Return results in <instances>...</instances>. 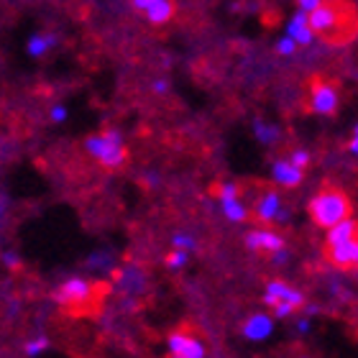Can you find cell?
<instances>
[{"instance_id":"20","label":"cell","mask_w":358,"mask_h":358,"mask_svg":"<svg viewBox=\"0 0 358 358\" xmlns=\"http://www.w3.org/2000/svg\"><path fill=\"white\" fill-rule=\"evenodd\" d=\"M46 348H49V341H46V338H34V341H29V343H26V356L36 358L38 353H44Z\"/></svg>"},{"instance_id":"25","label":"cell","mask_w":358,"mask_h":358,"mask_svg":"<svg viewBox=\"0 0 358 358\" xmlns=\"http://www.w3.org/2000/svg\"><path fill=\"white\" fill-rule=\"evenodd\" d=\"M320 3H322V0H297V6H299V10H302V13H313Z\"/></svg>"},{"instance_id":"7","label":"cell","mask_w":358,"mask_h":358,"mask_svg":"<svg viewBox=\"0 0 358 358\" xmlns=\"http://www.w3.org/2000/svg\"><path fill=\"white\" fill-rule=\"evenodd\" d=\"M169 343V353L179 358H205V341L192 325H179L174 333H169L166 338Z\"/></svg>"},{"instance_id":"16","label":"cell","mask_w":358,"mask_h":358,"mask_svg":"<svg viewBox=\"0 0 358 358\" xmlns=\"http://www.w3.org/2000/svg\"><path fill=\"white\" fill-rule=\"evenodd\" d=\"M271 330H274V320L268 315H251L243 322V336L248 341H264V338L271 336Z\"/></svg>"},{"instance_id":"9","label":"cell","mask_w":358,"mask_h":358,"mask_svg":"<svg viewBox=\"0 0 358 358\" xmlns=\"http://www.w3.org/2000/svg\"><path fill=\"white\" fill-rule=\"evenodd\" d=\"M251 215L262 225H268V223H287L289 213L282 210V197H279L276 189H264V192L256 197Z\"/></svg>"},{"instance_id":"12","label":"cell","mask_w":358,"mask_h":358,"mask_svg":"<svg viewBox=\"0 0 358 358\" xmlns=\"http://www.w3.org/2000/svg\"><path fill=\"white\" fill-rule=\"evenodd\" d=\"M325 259L341 271H358V236L338 246H325Z\"/></svg>"},{"instance_id":"1","label":"cell","mask_w":358,"mask_h":358,"mask_svg":"<svg viewBox=\"0 0 358 358\" xmlns=\"http://www.w3.org/2000/svg\"><path fill=\"white\" fill-rule=\"evenodd\" d=\"M310 15V29L330 46H345L358 36V10L348 0H322Z\"/></svg>"},{"instance_id":"22","label":"cell","mask_w":358,"mask_h":358,"mask_svg":"<svg viewBox=\"0 0 358 358\" xmlns=\"http://www.w3.org/2000/svg\"><path fill=\"white\" fill-rule=\"evenodd\" d=\"M187 264V251H182V248H177V251H172V254L166 256V266L169 268H182Z\"/></svg>"},{"instance_id":"6","label":"cell","mask_w":358,"mask_h":358,"mask_svg":"<svg viewBox=\"0 0 358 358\" xmlns=\"http://www.w3.org/2000/svg\"><path fill=\"white\" fill-rule=\"evenodd\" d=\"M264 305L274 310V317L284 320V317H292L297 310L305 307V294L299 289H294L292 284L282 282V279H274L264 289Z\"/></svg>"},{"instance_id":"28","label":"cell","mask_w":358,"mask_h":358,"mask_svg":"<svg viewBox=\"0 0 358 358\" xmlns=\"http://www.w3.org/2000/svg\"><path fill=\"white\" fill-rule=\"evenodd\" d=\"M3 262L13 268V266H18V256H15V254H3Z\"/></svg>"},{"instance_id":"8","label":"cell","mask_w":358,"mask_h":358,"mask_svg":"<svg viewBox=\"0 0 358 358\" xmlns=\"http://www.w3.org/2000/svg\"><path fill=\"white\" fill-rule=\"evenodd\" d=\"M113 287L126 302H136V297H141V292L146 289V276L136 264H126L113 271Z\"/></svg>"},{"instance_id":"30","label":"cell","mask_w":358,"mask_h":358,"mask_svg":"<svg viewBox=\"0 0 358 358\" xmlns=\"http://www.w3.org/2000/svg\"><path fill=\"white\" fill-rule=\"evenodd\" d=\"M6 197H0V223H3V215H6Z\"/></svg>"},{"instance_id":"29","label":"cell","mask_w":358,"mask_h":358,"mask_svg":"<svg viewBox=\"0 0 358 358\" xmlns=\"http://www.w3.org/2000/svg\"><path fill=\"white\" fill-rule=\"evenodd\" d=\"M297 330H299V333H307V330H310V320H305V317H302V320H297Z\"/></svg>"},{"instance_id":"3","label":"cell","mask_w":358,"mask_h":358,"mask_svg":"<svg viewBox=\"0 0 358 358\" xmlns=\"http://www.w3.org/2000/svg\"><path fill=\"white\" fill-rule=\"evenodd\" d=\"M307 213H310V217H313V223L317 228L330 231L333 225L343 223V220H348L353 215V205H351V197L341 187L322 185L313 194V200L307 205Z\"/></svg>"},{"instance_id":"26","label":"cell","mask_w":358,"mask_h":358,"mask_svg":"<svg viewBox=\"0 0 358 358\" xmlns=\"http://www.w3.org/2000/svg\"><path fill=\"white\" fill-rule=\"evenodd\" d=\"M131 3H134V8L138 10V13H143V10H146V8H149L154 0H131Z\"/></svg>"},{"instance_id":"19","label":"cell","mask_w":358,"mask_h":358,"mask_svg":"<svg viewBox=\"0 0 358 358\" xmlns=\"http://www.w3.org/2000/svg\"><path fill=\"white\" fill-rule=\"evenodd\" d=\"M254 131H256V136H259V141H264V143H274L276 136H279V131H276L274 126H266V123H262V120H256L254 123Z\"/></svg>"},{"instance_id":"2","label":"cell","mask_w":358,"mask_h":358,"mask_svg":"<svg viewBox=\"0 0 358 358\" xmlns=\"http://www.w3.org/2000/svg\"><path fill=\"white\" fill-rule=\"evenodd\" d=\"M110 289L113 284L103 279L69 276L54 289V302L72 317H97Z\"/></svg>"},{"instance_id":"17","label":"cell","mask_w":358,"mask_h":358,"mask_svg":"<svg viewBox=\"0 0 358 358\" xmlns=\"http://www.w3.org/2000/svg\"><path fill=\"white\" fill-rule=\"evenodd\" d=\"M356 236H358V220L348 217V220L330 228L328 238H325V246H338V243H345V241L356 238Z\"/></svg>"},{"instance_id":"4","label":"cell","mask_w":358,"mask_h":358,"mask_svg":"<svg viewBox=\"0 0 358 358\" xmlns=\"http://www.w3.org/2000/svg\"><path fill=\"white\" fill-rule=\"evenodd\" d=\"M85 149L90 151V157L95 159L105 172H120L128 162V151L123 146V138L113 128H105L100 134H92L85 141Z\"/></svg>"},{"instance_id":"21","label":"cell","mask_w":358,"mask_h":358,"mask_svg":"<svg viewBox=\"0 0 358 358\" xmlns=\"http://www.w3.org/2000/svg\"><path fill=\"white\" fill-rule=\"evenodd\" d=\"M287 159H289L294 166H299V169H307V166H310V154H307L305 149H294Z\"/></svg>"},{"instance_id":"27","label":"cell","mask_w":358,"mask_h":358,"mask_svg":"<svg viewBox=\"0 0 358 358\" xmlns=\"http://www.w3.org/2000/svg\"><path fill=\"white\" fill-rule=\"evenodd\" d=\"M64 115H67V110H64V108H54V110H52V120H57V123H59V120H64Z\"/></svg>"},{"instance_id":"32","label":"cell","mask_w":358,"mask_h":358,"mask_svg":"<svg viewBox=\"0 0 358 358\" xmlns=\"http://www.w3.org/2000/svg\"><path fill=\"white\" fill-rule=\"evenodd\" d=\"M302 358H310V356H302Z\"/></svg>"},{"instance_id":"24","label":"cell","mask_w":358,"mask_h":358,"mask_svg":"<svg viewBox=\"0 0 358 358\" xmlns=\"http://www.w3.org/2000/svg\"><path fill=\"white\" fill-rule=\"evenodd\" d=\"M172 243H174V246H177V248H182V251H192V248H194L192 236H187V233H177V236H174Z\"/></svg>"},{"instance_id":"11","label":"cell","mask_w":358,"mask_h":358,"mask_svg":"<svg viewBox=\"0 0 358 358\" xmlns=\"http://www.w3.org/2000/svg\"><path fill=\"white\" fill-rule=\"evenodd\" d=\"M215 192H217L220 208H223V213H225V217H228V220H233V223H243V220H248L246 205L238 200V192H241L238 185H233V182H225V185L217 187Z\"/></svg>"},{"instance_id":"10","label":"cell","mask_w":358,"mask_h":358,"mask_svg":"<svg viewBox=\"0 0 358 358\" xmlns=\"http://www.w3.org/2000/svg\"><path fill=\"white\" fill-rule=\"evenodd\" d=\"M246 246L254 251V254H262V256H271L279 254V251H284L287 248V241H284L282 233L271 231V228H256V231H251L246 236Z\"/></svg>"},{"instance_id":"15","label":"cell","mask_w":358,"mask_h":358,"mask_svg":"<svg viewBox=\"0 0 358 358\" xmlns=\"http://www.w3.org/2000/svg\"><path fill=\"white\" fill-rule=\"evenodd\" d=\"M287 36L294 38V41H297V46H310V44H313L315 34H313V29H310V15L302 13V10L292 15L289 26H287Z\"/></svg>"},{"instance_id":"14","label":"cell","mask_w":358,"mask_h":358,"mask_svg":"<svg viewBox=\"0 0 358 358\" xmlns=\"http://www.w3.org/2000/svg\"><path fill=\"white\" fill-rule=\"evenodd\" d=\"M143 15H146V21L154 23V26H166V23L177 15V0H154V3L143 10Z\"/></svg>"},{"instance_id":"18","label":"cell","mask_w":358,"mask_h":358,"mask_svg":"<svg viewBox=\"0 0 358 358\" xmlns=\"http://www.w3.org/2000/svg\"><path fill=\"white\" fill-rule=\"evenodd\" d=\"M57 46V36H52V34H34V36L29 38V54L31 57H44L49 49H54Z\"/></svg>"},{"instance_id":"31","label":"cell","mask_w":358,"mask_h":358,"mask_svg":"<svg viewBox=\"0 0 358 358\" xmlns=\"http://www.w3.org/2000/svg\"><path fill=\"white\" fill-rule=\"evenodd\" d=\"M169 358H179V356H169Z\"/></svg>"},{"instance_id":"13","label":"cell","mask_w":358,"mask_h":358,"mask_svg":"<svg viewBox=\"0 0 358 358\" xmlns=\"http://www.w3.org/2000/svg\"><path fill=\"white\" fill-rule=\"evenodd\" d=\"M271 177L279 187L284 189H294V187L302 185V179H305V169H299L289 162V159H276L274 164H271Z\"/></svg>"},{"instance_id":"5","label":"cell","mask_w":358,"mask_h":358,"mask_svg":"<svg viewBox=\"0 0 358 358\" xmlns=\"http://www.w3.org/2000/svg\"><path fill=\"white\" fill-rule=\"evenodd\" d=\"M341 108V87L325 75H313L307 83V113L330 118Z\"/></svg>"},{"instance_id":"23","label":"cell","mask_w":358,"mask_h":358,"mask_svg":"<svg viewBox=\"0 0 358 358\" xmlns=\"http://www.w3.org/2000/svg\"><path fill=\"white\" fill-rule=\"evenodd\" d=\"M294 49H297V41H294L292 36L279 38V44H276V52L282 54V57H292V54H294Z\"/></svg>"}]
</instances>
